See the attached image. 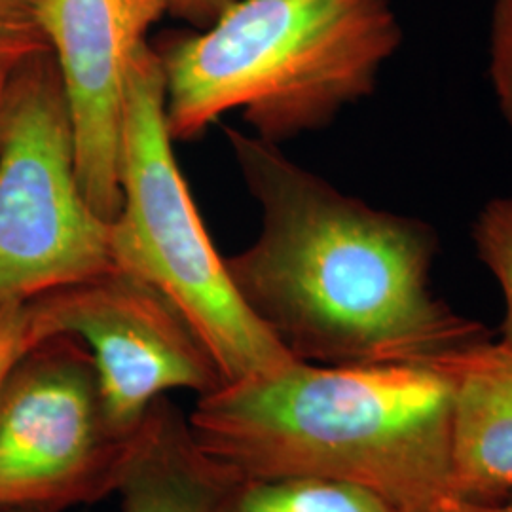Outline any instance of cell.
Segmentation results:
<instances>
[{
  "mask_svg": "<svg viewBox=\"0 0 512 512\" xmlns=\"http://www.w3.org/2000/svg\"><path fill=\"white\" fill-rule=\"evenodd\" d=\"M226 139L262 217L226 268L294 361L431 368L490 340L433 293L439 238L429 224L340 192L253 133L226 129Z\"/></svg>",
  "mask_w": 512,
  "mask_h": 512,
  "instance_id": "cell-1",
  "label": "cell"
},
{
  "mask_svg": "<svg viewBox=\"0 0 512 512\" xmlns=\"http://www.w3.org/2000/svg\"><path fill=\"white\" fill-rule=\"evenodd\" d=\"M450 385L429 366H323L222 384L188 423L245 476H315L425 512L452 490Z\"/></svg>",
  "mask_w": 512,
  "mask_h": 512,
  "instance_id": "cell-2",
  "label": "cell"
},
{
  "mask_svg": "<svg viewBox=\"0 0 512 512\" xmlns=\"http://www.w3.org/2000/svg\"><path fill=\"white\" fill-rule=\"evenodd\" d=\"M403 42L389 0H234L198 35L156 52L173 141H192L241 110L279 145L329 126L374 92Z\"/></svg>",
  "mask_w": 512,
  "mask_h": 512,
  "instance_id": "cell-3",
  "label": "cell"
},
{
  "mask_svg": "<svg viewBox=\"0 0 512 512\" xmlns=\"http://www.w3.org/2000/svg\"><path fill=\"white\" fill-rule=\"evenodd\" d=\"M165 120L160 55L147 44L131 67L120 152L122 203L110 222L114 266L143 279L181 311L224 384L296 363L243 298L184 181Z\"/></svg>",
  "mask_w": 512,
  "mask_h": 512,
  "instance_id": "cell-4",
  "label": "cell"
},
{
  "mask_svg": "<svg viewBox=\"0 0 512 512\" xmlns=\"http://www.w3.org/2000/svg\"><path fill=\"white\" fill-rule=\"evenodd\" d=\"M110 222L84 196L52 50L8 74L0 120V304L105 274Z\"/></svg>",
  "mask_w": 512,
  "mask_h": 512,
  "instance_id": "cell-5",
  "label": "cell"
},
{
  "mask_svg": "<svg viewBox=\"0 0 512 512\" xmlns=\"http://www.w3.org/2000/svg\"><path fill=\"white\" fill-rule=\"evenodd\" d=\"M135 435L105 412L88 348L54 336L0 384V511L63 512L116 494Z\"/></svg>",
  "mask_w": 512,
  "mask_h": 512,
  "instance_id": "cell-6",
  "label": "cell"
},
{
  "mask_svg": "<svg viewBox=\"0 0 512 512\" xmlns=\"http://www.w3.org/2000/svg\"><path fill=\"white\" fill-rule=\"evenodd\" d=\"M31 300L42 340L73 336L88 348L105 412L124 435H135L169 391L203 397L224 384L181 311L120 268Z\"/></svg>",
  "mask_w": 512,
  "mask_h": 512,
  "instance_id": "cell-7",
  "label": "cell"
},
{
  "mask_svg": "<svg viewBox=\"0 0 512 512\" xmlns=\"http://www.w3.org/2000/svg\"><path fill=\"white\" fill-rule=\"evenodd\" d=\"M173 0H37L73 122L76 171L101 219L122 203L120 152L135 57Z\"/></svg>",
  "mask_w": 512,
  "mask_h": 512,
  "instance_id": "cell-8",
  "label": "cell"
},
{
  "mask_svg": "<svg viewBox=\"0 0 512 512\" xmlns=\"http://www.w3.org/2000/svg\"><path fill=\"white\" fill-rule=\"evenodd\" d=\"M450 385L452 490L469 501L512 494V351L484 340L431 366Z\"/></svg>",
  "mask_w": 512,
  "mask_h": 512,
  "instance_id": "cell-9",
  "label": "cell"
},
{
  "mask_svg": "<svg viewBox=\"0 0 512 512\" xmlns=\"http://www.w3.org/2000/svg\"><path fill=\"white\" fill-rule=\"evenodd\" d=\"M236 471L207 454L162 397L135 433L116 494L122 512H220Z\"/></svg>",
  "mask_w": 512,
  "mask_h": 512,
  "instance_id": "cell-10",
  "label": "cell"
},
{
  "mask_svg": "<svg viewBox=\"0 0 512 512\" xmlns=\"http://www.w3.org/2000/svg\"><path fill=\"white\" fill-rule=\"evenodd\" d=\"M238 473V471H236ZM220 512H401L366 488L315 476H245L232 480Z\"/></svg>",
  "mask_w": 512,
  "mask_h": 512,
  "instance_id": "cell-11",
  "label": "cell"
},
{
  "mask_svg": "<svg viewBox=\"0 0 512 512\" xmlns=\"http://www.w3.org/2000/svg\"><path fill=\"white\" fill-rule=\"evenodd\" d=\"M476 251L494 274L505 298V319L499 344L512 351V196L495 198L475 222Z\"/></svg>",
  "mask_w": 512,
  "mask_h": 512,
  "instance_id": "cell-12",
  "label": "cell"
},
{
  "mask_svg": "<svg viewBox=\"0 0 512 512\" xmlns=\"http://www.w3.org/2000/svg\"><path fill=\"white\" fill-rule=\"evenodd\" d=\"M48 50L37 0H0V73H10L25 59Z\"/></svg>",
  "mask_w": 512,
  "mask_h": 512,
  "instance_id": "cell-13",
  "label": "cell"
},
{
  "mask_svg": "<svg viewBox=\"0 0 512 512\" xmlns=\"http://www.w3.org/2000/svg\"><path fill=\"white\" fill-rule=\"evenodd\" d=\"M42 340L33 300L0 304V384L19 359Z\"/></svg>",
  "mask_w": 512,
  "mask_h": 512,
  "instance_id": "cell-14",
  "label": "cell"
},
{
  "mask_svg": "<svg viewBox=\"0 0 512 512\" xmlns=\"http://www.w3.org/2000/svg\"><path fill=\"white\" fill-rule=\"evenodd\" d=\"M490 78L499 109L512 129V0H494Z\"/></svg>",
  "mask_w": 512,
  "mask_h": 512,
  "instance_id": "cell-15",
  "label": "cell"
},
{
  "mask_svg": "<svg viewBox=\"0 0 512 512\" xmlns=\"http://www.w3.org/2000/svg\"><path fill=\"white\" fill-rule=\"evenodd\" d=\"M234 0H173L171 14L196 27L211 25Z\"/></svg>",
  "mask_w": 512,
  "mask_h": 512,
  "instance_id": "cell-16",
  "label": "cell"
},
{
  "mask_svg": "<svg viewBox=\"0 0 512 512\" xmlns=\"http://www.w3.org/2000/svg\"><path fill=\"white\" fill-rule=\"evenodd\" d=\"M425 512H512V494L495 501H469L461 497H448Z\"/></svg>",
  "mask_w": 512,
  "mask_h": 512,
  "instance_id": "cell-17",
  "label": "cell"
},
{
  "mask_svg": "<svg viewBox=\"0 0 512 512\" xmlns=\"http://www.w3.org/2000/svg\"><path fill=\"white\" fill-rule=\"evenodd\" d=\"M8 74L10 73H0V120H2V109H4V97H6Z\"/></svg>",
  "mask_w": 512,
  "mask_h": 512,
  "instance_id": "cell-18",
  "label": "cell"
},
{
  "mask_svg": "<svg viewBox=\"0 0 512 512\" xmlns=\"http://www.w3.org/2000/svg\"><path fill=\"white\" fill-rule=\"evenodd\" d=\"M0 512H31V511H0Z\"/></svg>",
  "mask_w": 512,
  "mask_h": 512,
  "instance_id": "cell-19",
  "label": "cell"
}]
</instances>
